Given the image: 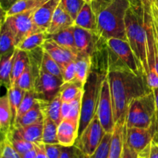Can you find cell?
<instances>
[{
  "instance_id": "40",
  "label": "cell",
  "mask_w": 158,
  "mask_h": 158,
  "mask_svg": "<svg viewBox=\"0 0 158 158\" xmlns=\"http://www.w3.org/2000/svg\"><path fill=\"white\" fill-rule=\"evenodd\" d=\"M83 92L79 94L74 100L69 102L70 110H69V115H68V117L66 118L75 120V121L77 122H80V114H81L82 96H83Z\"/></svg>"
},
{
  "instance_id": "41",
  "label": "cell",
  "mask_w": 158,
  "mask_h": 158,
  "mask_svg": "<svg viewBox=\"0 0 158 158\" xmlns=\"http://www.w3.org/2000/svg\"><path fill=\"white\" fill-rule=\"evenodd\" d=\"M62 77L63 83L73 81L76 79V63L71 62L66 65L62 70Z\"/></svg>"
},
{
  "instance_id": "49",
  "label": "cell",
  "mask_w": 158,
  "mask_h": 158,
  "mask_svg": "<svg viewBox=\"0 0 158 158\" xmlns=\"http://www.w3.org/2000/svg\"><path fill=\"white\" fill-rule=\"evenodd\" d=\"M69 110H70V104L69 102H63L61 106V114L62 118L66 119L68 117L69 113Z\"/></svg>"
},
{
  "instance_id": "18",
  "label": "cell",
  "mask_w": 158,
  "mask_h": 158,
  "mask_svg": "<svg viewBox=\"0 0 158 158\" xmlns=\"http://www.w3.org/2000/svg\"><path fill=\"white\" fill-rule=\"evenodd\" d=\"M43 122L27 125L13 127L11 131L27 141L33 143H43Z\"/></svg>"
},
{
  "instance_id": "54",
  "label": "cell",
  "mask_w": 158,
  "mask_h": 158,
  "mask_svg": "<svg viewBox=\"0 0 158 158\" xmlns=\"http://www.w3.org/2000/svg\"><path fill=\"white\" fill-rule=\"evenodd\" d=\"M151 14H152L153 16L158 21V8L156 6V3L154 5H153L152 8H151Z\"/></svg>"
},
{
  "instance_id": "8",
  "label": "cell",
  "mask_w": 158,
  "mask_h": 158,
  "mask_svg": "<svg viewBox=\"0 0 158 158\" xmlns=\"http://www.w3.org/2000/svg\"><path fill=\"white\" fill-rule=\"evenodd\" d=\"M105 43L106 46L129 70L136 75L145 77L143 69L128 41L121 39L110 38Z\"/></svg>"
},
{
  "instance_id": "24",
  "label": "cell",
  "mask_w": 158,
  "mask_h": 158,
  "mask_svg": "<svg viewBox=\"0 0 158 158\" xmlns=\"http://www.w3.org/2000/svg\"><path fill=\"white\" fill-rule=\"evenodd\" d=\"M12 112L8 94H5L0 99V130L4 137L12 129Z\"/></svg>"
},
{
  "instance_id": "58",
  "label": "cell",
  "mask_w": 158,
  "mask_h": 158,
  "mask_svg": "<svg viewBox=\"0 0 158 158\" xmlns=\"http://www.w3.org/2000/svg\"><path fill=\"white\" fill-rule=\"evenodd\" d=\"M84 1L86 2L89 3V4H91V3L93 2V1H94V0H84Z\"/></svg>"
},
{
  "instance_id": "39",
  "label": "cell",
  "mask_w": 158,
  "mask_h": 158,
  "mask_svg": "<svg viewBox=\"0 0 158 158\" xmlns=\"http://www.w3.org/2000/svg\"><path fill=\"white\" fill-rule=\"evenodd\" d=\"M1 157L3 158H22L21 154L15 150L6 136L2 138Z\"/></svg>"
},
{
  "instance_id": "26",
  "label": "cell",
  "mask_w": 158,
  "mask_h": 158,
  "mask_svg": "<svg viewBox=\"0 0 158 158\" xmlns=\"http://www.w3.org/2000/svg\"><path fill=\"white\" fill-rule=\"evenodd\" d=\"M43 118L44 117H43V112H42L40 103L36 99V101L33 106L29 111H27L24 115L15 120L13 127L27 126V125L40 123V122L43 121Z\"/></svg>"
},
{
  "instance_id": "10",
  "label": "cell",
  "mask_w": 158,
  "mask_h": 158,
  "mask_svg": "<svg viewBox=\"0 0 158 158\" xmlns=\"http://www.w3.org/2000/svg\"><path fill=\"white\" fill-rule=\"evenodd\" d=\"M35 9L6 17L5 19H2L7 23L14 34L16 46L29 35L38 32L32 20V15Z\"/></svg>"
},
{
  "instance_id": "42",
  "label": "cell",
  "mask_w": 158,
  "mask_h": 158,
  "mask_svg": "<svg viewBox=\"0 0 158 158\" xmlns=\"http://www.w3.org/2000/svg\"><path fill=\"white\" fill-rule=\"evenodd\" d=\"M140 156L146 158H158V143L154 141V140L151 143V144L141 153Z\"/></svg>"
},
{
  "instance_id": "47",
  "label": "cell",
  "mask_w": 158,
  "mask_h": 158,
  "mask_svg": "<svg viewBox=\"0 0 158 158\" xmlns=\"http://www.w3.org/2000/svg\"><path fill=\"white\" fill-rule=\"evenodd\" d=\"M157 0H140L143 13L151 14V8Z\"/></svg>"
},
{
  "instance_id": "3",
  "label": "cell",
  "mask_w": 158,
  "mask_h": 158,
  "mask_svg": "<svg viewBox=\"0 0 158 158\" xmlns=\"http://www.w3.org/2000/svg\"><path fill=\"white\" fill-rule=\"evenodd\" d=\"M97 66V63L92 60V67L83 86L79 135L97 114L102 82L107 75L108 62L103 67Z\"/></svg>"
},
{
  "instance_id": "31",
  "label": "cell",
  "mask_w": 158,
  "mask_h": 158,
  "mask_svg": "<svg viewBox=\"0 0 158 158\" xmlns=\"http://www.w3.org/2000/svg\"><path fill=\"white\" fill-rule=\"evenodd\" d=\"M25 94H26V91L17 86H11L9 89H7V94L8 97H9L11 112H12V128L13 127L14 124H15L19 107V105L23 100Z\"/></svg>"
},
{
  "instance_id": "33",
  "label": "cell",
  "mask_w": 158,
  "mask_h": 158,
  "mask_svg": "<svg viewBox=\"0 0 158 158\" xmlns=\"http://www.w3.org/2000/svg\"><path fill=\"white\" fill-rule=\"evenodd\" d=\"M6 137H7V138L9 139V140L10 141V143H12V146L15 148V150H16L20 154H24L26 151H29V150L35 148V143H31V142H29L27 141V140H24L23 138L20 137L19 136L14 134V133L11 131L6 134Z\"/></svg>"
},
{
  "instance_id": "20",
  "label": "cell",
  "mask_w": 158,
  "mask_h": 158,
  "mask_svg": "<svg viewBox=\"0 0 158 158\" xmlns=\"http://www.w3.org/2000/svg\"><path fill=\"white\" fill-rule=\"evenodd\" d=\"M38 101L40 103L43 117H49L57 124H60V122L63 120L61 114V106L63 101L61 100L60 93L49 101H41V100Z\"/></svg>"
},
{
  "instance_id": "45",
  "label": "cell",
  "mask_w": 158,
  "mask_h": 158,
  "mask_svg": "<svg viewBox=\"0 0 158 158\" xmlns=\"http://www.w3.org/2000/svg\"><path fill=\"white\" fill-rule=\"evenodd\" d=\"M139 156H140V154L136 152L135 151H134L132 148H130L125 141L121 158H138Z\"/></svg>"
},
{
  "instance_id": "53",
  "label": "cell",
  "mask_w": 158,
  "mask_h": 158,
  "mask_svg": "<svg viewBox=\"0 0 158 158\" xmlns=\"http://www.w3.org/2000/svg\"><path fill=\"white\" fill-rule=\"evenodd\" d=\"M73 158H89V157L86 156V154H83L80 149L75 147V151H74Z\"/></svg>"
},
{
  "instance_id": "25",
  "label": "cell",
  "mask_w": 158,
  "mask_h": 158,
  "mask_svg": "<svg viewBox=\"0 0 158 158\" xmlns=\"http://www.w3.org/2000/svg\"><path fill=\"white\" fill-rule=\"evenodd\" d=\"M75 63L76 80L84 86L92 67V56L79 54Z\"/></svg>"
},
{
  "instance_id": "2",
  "label": "cell",
  "mask_w": 158,
  "mask_h": 158,
  "mask_svg": "<svg viewBox=\"0 0 158 158\" xmlns=\"http://www.w3.org/2000/svg\"><path fill=\"white\" fill-rule=\"evenodd\" d=\"M131 6L129 0H113L97 14V34L102 40L117 38L127 41L125 17Z\"/></svg>"
},
{
  "instance_id": "14",
  "label": "cell",
  "mask_w": 158,
  "mask_h": 158,
  "mask_svg": "<svg viewBox=\"0 0 158 158\" xmlns=\"http://www.w3.org/2000/svg\"><path fill=\"white\" fill-rule=\"evenodd\" d=\"M42 48L45 52H48L56 62L58 63L62 70L69 63L76 61L79 55L70 49L60 46L51 39H46Z\"/></svg>"
},
{
  "instance_id": "30",
  "label": "cell",
  "mask_w": 158,
  "mask_h": 158,
  "mask_svg": "<svg viewBox=\"0 0 158 158\" xmlns=\"http://www.w3.org/2000/svg\"><path fill=\"white\" fill-rule=\"evenodd\" d=\"M83 85L78 80L63 83L60 87V94L63 102H70L83 91Z\"/></svg>"
},
{
  "instance_id": "52",
  "label": "cell",
  "mask_w": 158,
  "mask_h": 158,
  "mask_svg": "<svg viewBox=\"0 0 158 158\" xmlns=\"http://www.w3.org/2000/svg\"><path fill=\"white\" fill-rule=\"evenodd\" d=\"M152 15V14H151ZM152 22H153V29H154V33L155 35V38L157 39L158 42V21L152 15Z\"/></svg>"
},
{
  "instance_id": "48",
  "label": "cell",
  "mask_w": 158,
  "mask_h": 158,
  "mask_svg": "<svg viewBox=\"0 0 158 158\" xmlns=\"http://www.w3.org/2000/svg\"><path fill=\"white\" fill-rule=\"evenodd\" d=\"M35 148L36 150L35 158H48L46 152V148H45V143H35Z\"/></svg>"
},
{
  "instance_id": "13",
  "label": "cell",
  "mask_w": 158,
  "mask_h": 158,
  "mask_svg": "<svg viewBox=\"0 0 158 158\" xmlns=\"http://www.w3.org/2000/svg\"><path fill=\"white\" fill-rule=\"evenodd\" d=\"M61 0H48L37 8L32 15L34 26L37 32H46L52 22L53 13Z\"/></svg>"
},
{
  "instance_id": "32",
  "label": "cell",
  "mask_w": 158,
  "mask_h": 158,
  "mask_svg": "<svg viewBox=\"0 0 158 158\" xmlns=\"http://www.w3.org/2000/svg\"><path fill=\"white\" fill-rule=\"evenodd\" d=\"M43 124V143L45 144L59 143L57 138L58 124L48 117H44Z\"/></svg>"
},
{
  "instance_id": "19",
  "label": "cell",
  "mask_w": 158,
  "mask_h": 158,
  "mask_svg": "<svg viewBox=\"0 0 158 158\" xmlns=\"http://www.w3.org/2000/svg\"><path fill=\"white\" fill-rule=\"evenodd\" d=\"M73 26H79L97 33V15L89 3L86 2L73 22Z\"/></svg>"
},
{
  "instance_id": "37",
  "label": "cell",
  "mask_w": 158,
  "mask_h": 158,
  "mask_svg": "<svg viewBox=\"0 0 158 158\" xmlns=\"http://www.w3.org/2000/svg\"><path fill=\"white\" fill-rule=\"evenodd\" d=\"M112 133H106L101 143H100L95 152L89 158H108L109 157L110 144Z\"/></svg>"
},
{
  "instance_id": "28",
  "label": "cell",
  "mask_w": 158,
  "mask_h": 158,
  "mask_svg": "<svg viewBox=\"0 0 158 158\" xmlns=\"http://www.w3.org/2000/svg\"><path fill=\"white\" fill-rule=\"evenodd\" d=\"M15 58V51L12 53L1 56L0 63V80L1 84L5 86L6 89H9L12 86L11 83V74H12V64Z\"/></svg>"
},
{
  "instance_id": "56",
  "label": "cell",
  "mask_w": 158,
  "mask_h": 158,
  "mask_svg": "<svg viewBox=\"0 0 158 158\" xmlns=\"http://www.w3.org/2000/svg\"><path fill=\"white\" fill-rule=\"evenodd\" d=\"M155 126H156V133H155V136H154V140L158 143V112L156 113Z\"/></svg>"
},
{
  "instance_id": "5",
  "label": "cell",
  "mask_w": 158,
  "mask_h": 158,
  "mask_svg": "<svg viewBox=\"0 0 158 158\" xmlns=\"http://www.w3.org/2000/svg\"><path fill=\"white\" fill-rule=\"evenodd\" d=\"M156 113L154 95L151 90L131 100L127 112L126 127L149 128L155 122Z\"/></svg>"
},
{
  "instance_id": "60",
  "label": "cell",
  "mask_w": 158,
  "mask_h": 158,
  "mask_svg": "<svg viewBox=\"0 0 158 158\" xmlns=\"http://www.w3.org/2000/svg\"><path fill=\"white\" fill-rule=\"evenodd\" d=\"M138 158H145V157H143V156H140H140H139Z\"/></svg>"
},
{
  "instance_id": "43",
  "label": "cell",
  "mask_w": 158,
  "mask_h": 158,
  "mask_svg": "<svg viewBox=\"0 0 158 158\" xmlns=\"http://www.w3.org/2000/svg\"><path fill=\"white\" fill-rule=\"evenodd\" d=\"M46 152L48 158H60L61 154L62 145L60 143L56 144H45Z\"/></svg>"
},
{
  "instance_id": "44",
  "label": "cell",
  "mask_w": 158,
  "mask_h": 158,
  "mask_svg": "<svg viewBox=\"0 0 158 158\" xmlns=\"http://www.w3.org/2000/svg\"><path fill=\"white\" fill-rule=\"evenodd\" d=\"M113 0H94L93 2L91 3V6H92L93 9L97 15L100 11L104 9Z\"/></svg>"
},
{
  "instance_id": "23",
  "label": "cell",
  "mask_w": 158,
  "mask_h": 158,
  "mask_svg": "<svg viewBox=\"0 0 158 158\" xmlns=\"http://www.w3.org/2000/svg\"><path fill=\"white\" fill-rule=\"evenodd\" d=\"M47 39H51L60 46L70 49L75 53L79 54L77 46H76L73 26L69 28H66L63 30L60 31L56 33L47 35Z\"/></svg>"
},
{
  "instance_id": "7",
  "label": "cell",
  "mask_w": 158,
  "mask_h": 158,
  "mask_svg": "<svg viewBox=\"0 0 158 158\" xmlns=\"http://www.w3.org/2000/svg\"><path fill=\"white\" fill-rule=\"evenodd\" d=\"M63 81L62 79L40 68L34 78L33 91L35 98L41 101H49L60 93Z\"/></svg>"
},
{
  "instance_id": "46",
  "label": "cell",
  "mask_w": 158,
  "mask_h": 158,
  "mask_svg": "<svg viewBox=\"0 0 158 158\" xmlns=\"http://www.w3.org/2000/svg\"><path fill=\"white\" fill-rule=\"evenodd\" d=\"M75 146L63 147L62 146L61 154L60 158H73Z\"/></svg>"
},
{
  "instance_id": "12",
  "label": "cell",
  "mask_w": 158,
  "mask_h": 158,
  "mask_svg": "<svg viewBox=\"0 0 158 158\" xmlns=\"http://www.w3.org/2000/svg\"><path fill=\"white\" fill-rule=\"evenodd\" d=\"M73 27L76 46L79 54L94 55L98 48L99 40H100L98 34L77 26H73Z\"/></svg>"
},
{
  "instance_id": "21",
  "label": "cell",
  "mask_w": 158,
  "mask_h": 158,
  "mask_svg": "<svg viewBox=\"0 0 158 158\" xmlns=\"http://www.w3.org/2000/svg\"><path fill=\"white\" fill-rule=\"evenodd\" d=\"M16 48V42L14 34L5 20L1 24V35H0V52L2 56L12 53Z\"/></svg>"
},
{
  "instance_id": "9",
  "label": "cell",
  "mask_w": 158,
  "mask_h": 158,
  "mask_svg": "<svg viewBox=\"0 0 158 158\" xmlns=\"http://www.w3.org/2000/svg\"><path fill=\"white\" fill-rule=\"evenodd\" d=\"M97 116L106 133H113L115 127L112 98L107 75L103 80L97 109Z\"/></svg>"
},
{
  "instance_id": "61",
  "label": "cell",
  "mask_w": 158,
  "mask_h": 158,
  "mask_svg": "<svg viewBox=\"0 0 158 158\" xmlns=\"http://www.w3.org/2000/svg\"><path fill=\"white\" fill-rule=\"evenodd\" d=\"M1 158H3V157H1Z\"/></svg>"
},
{
  "instance_id": "27",
  "label": "cell",
  "mask_w": 158,
  "mask_h": 158,
  "mask_svg": "<svg viewBox=\"0 0 158 158\" xmlns=\"http://www.w3.org/2000/svg\"><path fill=\"white\" fill-rule=\"evenodd\" d=\"M46 39H47V34L46 32L32 33L20 42L16 46V48L26 52H31L38 48L42 47Z\"/></svg>"
},
{
  "instance_id": "36",
  "label": "cell",
  "mask_w": 158,
  "mask_h": 158,
  "mask_svg": "<svg viewBox=\"0 0 158 158\" xmlns=\"http://www.w3.org/2000/svg\"><path fill=\"white\" fill-rule=\"evenodd\" d=\"M35 101H36V98H35L34 91H26V94H25L23 100H22L21 103L19 105V107L16 120H18L22 116L24 115L27 111H29L33 106V105L35 104Z\"/></svg>"
},
{
  "instance_id": "29",
  "label": "cell",
  "mask_w": 158,
  "mask_h": 158,
  "mask_svg": "<svg viewBox=\"0 0 158 158\" xmlns=\"http://www.w3.org/2000/svg\"><path fill=\"white\" fill-rule=\"evenodd\" d=\"M48 0H19L12 5L9 10L5 12L6 18L27 11L33 10L44 4Z\"/></svg>"
},
{
  "instance_id": "50",
  "label": "cell",
  "mask_w": 158,
  "mask_h": 158,
  "mask_svg": "<svg viewBox=\"0 0 158 158\" xmlns=\"http://www.w3.org/2000/svg\"><path fill=\"white\" fill-rule=\"evenodd\" d=\"M17 1H19V0H1L2 11L6 12L7 10H9L11 6L15 4Z\"/></svg>"
},
{
  "instance_id": "22",
  "label": "cell",
  "mask_w": 158,
  "mask_h": 158,
  "mask_svg": "<svg viewBox=\"0 0 158 158\" xmlns=\"http://www.w3.org/2000/svg\"><path fill=\"white\" fill-rule=\"evenodd\" d=\"M29 64V52L26 51L20 50L15 48V58L12 64V74H11V83L12 86L15 85L17 80L23 74L25 69Z\"/></svg>"
},
{
  "instance_id": "16",
  "label": "cell",
  "mask_w": 158,
  "mask_h": 158,
  "mask_svg": "<svg viewBox=\"0 0 158 158\" xmlns=\"http://www.w3.org/2000/svg\"><path fill=\"white\" fill-rule=\"evenodd\" d=\"M125 133L126 117L116 123L115 127L112 133L108 158H121L125 142Z\"/></svg>"
},
{
  "instance_id": "1",
  "label": "cell",
  "mask_w": 158,
  "mask_h": 158,
  "mask_svg": "<svg viewBox=\"0 0 158 158\" xmlns=\"http://www.w3.org/2000/svg\"><path fill=\"white\" fill-rule=\"evenodd\" d=\"M108 70L115 123L127 117L128 106L133 99L140 97L151 89L146 77L134 74L127 69L107 47Z\"/></svg>"
},
{
  "instance_id": "34",
  "label": "cell",
  "mask_w": 158,
  "mask_h": 158,
  "mask_svg": "<svg viewBox=\"0 0 158 158\" xmlns=\"http://www.w3.org/2000/svg\"><path fill=\"white\" fill-rule=\"evenodd\" d=\"M41 67L46 72L59 77L63 80L62 77V69L57 62L53 60L52 56L48 52L43 50V57H42Z\"/></svg>"
},
{
  "instance_id": "59",
  "label": "cell",
  "mask_w": 158,
  "mask_h": 158,
  "mask_svg": "<svg viewBox=\"0 0 158 158\" xmlns=\"http://www.w3.org/2000/svg\"><path fill=\"white\" fill-rule=\"evenodd\" d=\"M156 6H157V7L158 8V0L156 1Z\"/></svg>"
},
{
  "instance_id": "62",
  "label": "cell",
  "mask_w": 158,
  "mask_h": 158,
  "mask_svg": "<svg viewBox=\"0 0 158 158\" xmlns=\"http://www.w3.org/2000/svg\"><path fill=\"white\" fill-rule=\"evenodd\" d=\"M145 158H146V157H145Z\"/></svg>"
},
{
  "instance_id": "38",
  "label": "cell",
  "mask_w": 158,
  "mask_h": 158,
  "mask_svg": "<svg viewBox=\"0 0 158 158\" xmlns=\"http://www.w3.org/2000/svg\"><path fill=\"white\" fill-rule=\"evenodd\" d=\"M61 3L73 21L86 2L84 0H61Z\"/></svg>"
},
{
  "instance_id": "57",
  "label": "cell",
  "mask_w": 158,
  "mask_h": 158,
  "mask_svg": "<svg viewBox=\"0 0 158 158\" xmlns=\"http://www.w3.org/2000/svg\"><path fill=\"white\" fill-rule=\"evenodd\" d=\"M131 2V4L132 6L134 7L140 8L141 7V3H140V0H129Z\"/></svg>"
},
{
  "instance_id": "17",
  "label": "cell",
  "mask_w": 158,
  "mask_h": 158,
  "mask_svg": "<svg viewBox=\"0 0 158 158\" xmlns=\"http://www.w3.org/2000/svg\"><path fill=\"white\" fill-rule=\"evenodd\" d=\"M73 19L69 13L66 11L61 2L58 5L53 13L52 22L49 29L46 31V34H54L63 29L73 26Z\"/></svg>"
},
{
  "instance_id": "15",
  "label": "cell",
  "mask_w": 158,
  "mask_h": 158,
  "mask_svg": "<svg viewBox=\"0 0 158 158\" xmlns=\"http://www.w3.org/2000/svg\"><path fill=\"white\" fill-rule=\"evenodd\" d=\"M80 122L63 119L58 125L57 138L59 143L63 147L74 146L79 137Z\"/></svg>"
},
{
  "instance_id": "55",
  "label": "cell",
  "mask_w": 158,
  "mask_h": 158,
  "mask_svg": "<svg viewBox=\"0 0 158 158\" xmlns=\"http://www.w3.org/2000/svg\"><path fill=\"white\" fill-rule=\"evenodd\" d=\"M153 93L154 95V100H155V105H156V110L158 112V88H154L152 89Z\"/></svg>"
},
{
  "instance_id": "11",
  "label": "cell",
  "mask_w": 158,
  "mask_h": 158,
  "mask_svg": "<svg viewBox=\"0 0 158 158\" xmlns=\"http://www.w3.org/2000/svg\"><path fill=\"white\" fill-rule=\"evenodd\" d=\"M155 133V122L149 128L126 127L125 141L130 148L140 154L151 144L154 138Z\"/></svg>"
},
{
  "instance_id": "4",
  "label": "cell",
  "mask_w": 158,
  "mask_h": 158,
  "mask_svg": "<svg viewBox=\"0 0 158 158\" xmlns=\"http://www.w3.org/2000/svg\"><path fill=\"white\" fill-rule=\"evenodd\" d=\"M125 25L127 41L146 77L148 73V42L141 7L137 8L131 6L129 8L125 17Z\"/></svg>"
},
{
  "instance_id": "51",
  "label": "cell",
  "mask_w": 158,
  "mask_h": 158,
  "mask_svg": "<svg viewBox=\"0 0 158 158\" xmlns=\"http://www.w3.org/2000/svg\"><path fill=\"white\" fill-rule=\"evenodd\" d=\"M35 156H36V150H35V148H32V149L26 151L24 154H21L22 158H35Z\"/></svg>"
},
{
  "instance_id": "35",
  "label": "cell",
  "mask_w": 158,
  "mask_h": 158,
  "mask_svg": "<svg viewBox=\"0 0 158 158\" xmlns=\"http://www.w3.org/2000/svg\"><path fill=\"white\" fill-rule=\"evenodd\" d=\"M14 86H17L25 91L33 90L34 86V77L32 74V68L30 66V63L28 65L26 69L23 73L19 78L17 80L16 83Z\"/></svg>"
},
{
  "instance_id": "6",
  "label": "cell",
  "mask_w": 158,
  "mask_h": 158,
  "mask_svg": "<svg viewBox=\"0 0 158 158\" xmlns=\"http://www.w3.org/2000/svg\"><path fill=\"white\" fill-rule=\"evenodd\" d=\"M105 134L106 132L96 114L90 123L79 135L74 146L86 156L90 157L101 143Z\"/></svg>"
}]
</instances>
